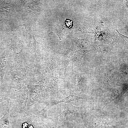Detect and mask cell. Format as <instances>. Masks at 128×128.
I'll return each instance as SVG.
<instances>
[{
  "label": "cell",
  "instance_id": "obj_1",
  "mask_svg": "<svg viewBox=\"0 0 128 128\" xmlns=\"http://www.w3.org/2000/svg\"><path fill=\"white\" fill-rule=\"evenodd\" d=\"M29 91L26 84L21 89L16 90L10 100V107L14 116L18 119H27L28 112L27 110V103Z\"/></svg>",
  "mask_w": 128,
  "mask_h": 128
},
{
  "label": "cell",
  "instance_id": "obj_2",
  "mask_svg": "<svg viewBox=\"0 0 128 128\" xmlns=\"http://www.w3.org/2000/svg\"><path fill=\"white\" fill-rule=\"evenodd\" d=\"M11 72L12 87L16 90H20L28 82L29 68L23 63Z\"/></svg>",
  "mask_w": 128,
  "mask_h": 128
},
{
  "label": "cell",
  "instance_id": "obj_3",
  "mask_svg": "<svg viewBox=\"0 0 128 128\" xmlns=\"http://www.w3.org/2000/svg\"><path fill=\"white\" fill-rule=\"evenodd\" d=\"M26 86L29 91L28 97L26 105L27 110L28 112L32 108L44 102L42 99L39 85L28 83Z\"/></svg>",
  "mask_w": 128,
  "mask_h": 128
},
{
  "label": "cell",
  "instance_id": "obj_4",
  "mask_svg": "<svg viewBox=\"0 0 128 128\" xmlns=\"http://www.w3.org/2000/svg\"><path fill=\"white\" fill-rule=\"evenodd\" d=\"M9 48L13 51L14 59L18 64L23 63L25 58L26 49L23 42L13 35L11 39Z\"/></svg>",
  "mask_w": 128,
  "mask_h": 128
},
{
  "label": "cell",
  "instance_id": "obj_5",
  "mask_svg": "<svg viewBox=\"0 0 128 128\" xmlns=\"http://www.w3.org/2000/svg\"><path fill=\"white\" fill-rule=\"evenodd\" d=\"M40 87L43 99L45 102L52 101L53 98L54 90L51 87L47 76L44 74L39 85Z\"/></svg>",
  "mask_w": 128,
  "mask_h": 128
},
{
  "label": "cell",
  "instance_id": "obj_6",
  "mask_svg": "<svg viewBox=\"0 0 128 128\" xmlns=\"http://www.w3.org/2000/svg\"><path fill=\"white\" fill-rule=\"evenodd\" d=\"M48 64V67L51 71L54 85L55 87L58 89L62 85L63 82L62 73L56 63L54 57H51Z\"/></svg>",
  "mask_w": 128,
  "mask_h": 128
},
{
  "label": "cell",
  "instance_id": "obj_7",
  "mask_svg": "<svg viewBox=\"0 0 128 128\" xmlns=\"http://www.w3.org/2000/svg\"><path fill=\"white\" fill-rule=\"evenodd\" d=\"M26 30V42L27 46V50L31 55L38 61V58L36 52V44L37 42L35 37V34L31 28L25 25Z\"/></svg>",
  "mask_w": 128,
  "mask_h": 128
},
{
  "label": "cell",
  "instance_id": "obj_8",
  "mask_svg": "<svg viewBox=\"0 0 128 128\" xmlns=\"http://www.w3.org/2000/svg\"><path fill=\"white\" fill-rule=\"evenodd\" d=\"M83 108L82 106H76L68 103L65 106L63 111L56 117L57 120H68L73 118L80 110Z\"/></svg>",
  "mask_w": 128,
  "mask_h": 128
},
{
  "label": "cell",
  "instance_id": "obj_9",
  "mask_svg": "<svg viewBox=\"0 0 128 128\" xmlns=\"http://www.w3.org/2000/svg\"><path fill=\"white\" fill-rule=\"evenodd\" d=\"M45 73L41 66L37 64L29 69L28 83L39 85Z\"/></svg>",
  "mask_w": 128,
  "mask_h": 128
},
{
  "label": "cell",
  "instance_id": "obj_10",
  "mask_svg": "<svg viewBox=\"0 0 128 128\" xmlns=\"http://www.w3.org/2000/svg\"><path fill=\"white\" fill-rule=\"evenodd\" d=\"M46 103V106L39 111L33 113L28 112L27 119L33 123L36 122L38 121L43 119L46 112L53 106L51 101L47 102Z\"/></svg>",
  "mask_w": 128,
  "mask_h": 128
},
{
  "label": "cell",
  "instance_id": "obj_11",
  "mask_svg": "<svg viewBox=\"0 0 128 128\" xmlns=\"http://www.w3.org/2000/svg\"><path fill=\"white\" fill-rule=\"evenodd\" d=\"M11 49L8 48L0 52V75L1 84L4 82V77L7 68L8 57Z\"/></svg>",
  "mask_w": 128,
  "mask_h": 128
},
{
  "label": "cell",
  "instance_id": "obj_12",
  "mask_svg": "<svg viewBox=\"0 0 128 128\" xmlns=\"http://www.w3.org/2000/svg\"><path fill=\"white\" fill-rule=\"evenodd\" d=\"M84 73L76 74L73 73L70 78V82L72 88L75 93L79 94L80 92V86L82 76Z\"/></svg>",
  "mask_w": 128,
  "mask_h": 128
},
{
  "label": "cell",
  "instance_id": "obj_13",
  "mask_svg": "<svg viewBox=\"0 0 128 128\" xmlns=\"http://www.w3.org/2000/svg\"><path fill=\"white\" fill-rule=\"evenodd\" d=\"M75 49L74 45L72 44L69 47L62 58L61 62L63 67L65 69L64 74Z\"/></svg>",
  "mask_w": 128,
  "mask_h": 128
},
{
  "label": "cell",
  "instance_id": "obj_14",
  "mask_svg": "<svg viewBox=\"0 0 128 128\" xmlns=\"http://www.w3.org/2000/svg\"><path fill=\"white\" fill-rule=\"evenodd\" d=\"M87 52L86 50H82L74 52L71 59L73 70L75 67L79 65L82 58Z\"/></svg>",
  "mask_w": 128,
  "mask_h": 128
},
{
  "label": "cell",
  "instance_id": "obj_15",
  "mask_svg": "<svg viewBox=\"0 0 128 128\" xmlns=\"http://www.w3.org/2000/svg\"><path fill=\"white\" fill-rule=\"evenodd\" d=\"M1 12L5 17H11L14 14V9L10 3H6L2 4L1 6Z\"/></svg>",
  "mask_w": 128,
  "mask_h": 128
},
{
  "label": "cell",
  "instance_id": "obj_16",
  "mask_svg": "<svg viewBox=\"0 0 128 128\" xmlns=\"http://www.w3.org/2000/svg\"><path fill=\"white\" fill-rule=\"evenodd\" d=\"M11 103L9 108L4 115L0 119V128H11L9 121V114Z\"/></svg>",
  "mask_w": 128,
  "mask_h": 128
},
{
  "label": "cell",
  "instance_id": "obj_17",
  "mask_svg": "<svg viewBox=\"0 0 128 128\" xmlns=\"http://www.w3.org/2000/svg\"><path fill=\"white\" fill-rule=\"evenodd\" d=\"M82 97H80L74 95H70L64 98L56 101H52L53 105H55L58 104L64 103H69L73 101L78 100L79 99H83Z\"/></svg>",
  "mask_w": 128,
  "mask_h": 128
},
{
  "label": "cell",
  "instance_id": "obj_18",
  "mask_svg": "<svg viewBox=\"0 0 128 128\" xmlns=\"http://www.w3.org/2000/svg\"><path fill=\"white\" fill-rule=\"evenodd\" d=\"M55 33L60 39H64L68 36V31L64 26H60L56 29Z\"/></svg>",
  "mask_w": 128,
  "mask_h": 128
},
{
  "label": "cell",
  "instance_id": "obj_19",
  "mask_svg": "<svg viewBox=\"0 0 128 128\" xmlns=\"http://www.w3.org/2000/svg\"><path fill=\"white\" fill-rule=\"evenodd\" d=\"M122 91L117 88H113L109 100L110 102H111L119 97L122 96Z\"/></svg>",
  "mask_w": 128,
  "mask_h": 128
},
{
  "label": "cell",
  "instance_id": "obj_20",
  "mask_svg": "<svg viewBox=\"0 0 128 128\" xmlns=\"http://www.w3.org/2000/svg\"><path fill=\"white\" fill-rule=\"evenodd\" d=\"M4 20L5 23L11 31L13 32H14L16 30V27L14 24L12 17H5Z\"/></svg>",
  "mask_w": 128,
  "mask_h": 128
},
{
  "label": "cell",
  "instance_id": "obj_21",
  "mask_svg": "<svg viewBox=\"0 0 128 128\" xmlns=\"http://www.w3.org/2000/svg\"><path fill=\"white\" fill-rule=\"evenodd\" d=\"M115 71H113L110 73H107L105 75L104 79L103 84L106 86H109L110 87V85L109 84V81L111 78V76Z\"/></svg>",
  "mask_w": 128,
  "mask_h": 128
},
{
  "label": "cell",
  "instance_id": "obj_22",
  "mask_svg": "<svg viewBox=\"0 0 128 128\" xmlns=\"http://www.w3.org/2000/svg\"><path fill=\"white\" fill-rule=\"evenodd\" d=\"M12 96L6 93H0V103L6 100H10Z\"/></svg>",
  "mask_w": 128,
  "mask_h": 128
},
{
  "label": "cell",
  "instance_id": "obj_23",
  "mask_svg": "<svg viewBox=\"0 0 128 128\" xmlns=\"http://www.w3.org/2000/svg\"><path fill=\"white\" fill-rule=\"evenodd\" d=\"M71 22L69 20H67L66 21V25L68 27H69L71 26Z\"/></svg>",
  "mask_w": 128,
  "mask_h": 128
},
{
  "label": "cell",
  "instance_id": "obj_24",
  "mask_svg": "<svg viewBox=\"0 0 128 128\" xmlns=\"http://www.w3.org/2000/svg\"><path fill=\"white\" fill-rule=\"evenodd\" d=\"M41 128H53L50 126L47 125H43L42 127Z\"/></svg>",
  "mask_w": 128,
  "mask_h": 128
}]
</instances>
